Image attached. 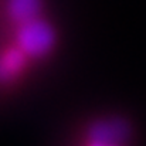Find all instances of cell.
Instances as JSON below:
<instances>
[{"mask_svg": "<svg viewBox=\"0 0 146 146\" xmlns=\"http://www.w3.org/2000/svg\"><path fill=\"white\" fill-rule=\"evenodd\" d=\"M82 146H122V143H112V142H102V141H92L87 139Z\"/></svg>", "mask_w": 146, "mask_h": 146, "instance_id": "5", "label": "cell"}, {"mask_svg": "<svg viewBox=\"0 0 146 146\" xmlns=\"http://www.w3.org/2000/svg\"><path fill=\"white\" fill-rule=\"evenodd\" d=\"M11 41L31 61H38L54 51L58 37L54 26L43 16L14 26Z\"/></svg>", "mask_w": 146, "mask_h": 146, "instance_id": "1", "label": "cell"}, {"mask_svg": "<svg viewBox=\"0 0 146 146\" xmlns=\"http://www.w3.org/2000/svg\"><path fill=\"white\" fill-rule=\"evenodd\" d=\"M7 14L13 26L43 16V0H9Z\"/></svg>", "mask_w": 146, "mask_h": 146, "instance_id": "4", "label": "cell"}, {"mask_svg": "<svg viewBox=\"0 0 146 146\" xmlns=\"http://www.w3.org/2000/svg\"><path fill=\"white\" fill-rule=\"evenodd\" d=\"M128 135V126L119 119H102L92 123L88 129L87 139L122 143Z\"/></svg>", "mask_w": 146, "mask_h": 146, "instance_id": "3", "label": "cell"}, {"mask_svg": "<svg viewBox=\"0 0 146 146\" xmlns=\"http://www.w3.org/2000/svg\"><path fill=\"white\" fill-rule=\"evenodd\" d=\"M33 62L13 41L0 48V84L7 85L20 80Z\"/></svg>", "mask_w": 146, "mask_h": 146, "instance_id": "2", "label": "cell"}]
</instances>
